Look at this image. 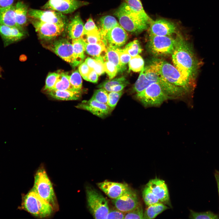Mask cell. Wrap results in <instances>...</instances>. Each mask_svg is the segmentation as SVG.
<instances>
[{
	"mask_svg": "<svg viewBox=\"0 0 219 219\" xmlns=\"http://www.w3.org/2000/svg\"><path fill=\"white\" fill-rule=\"evenodd\" d=\"M112 202L116 209L125 213L140 204L136 192L130 188L120 196L113 199Z\"/></svg>",
	"mask_w": 219,
	"mask_h": 219,
	"instance_id": "5bb4252c",
	"label": "cell"
},
{
	"mask_svg": "<svg viewBox=\"0 0 219 219\" xmlns=\"http://www.w3.org/2000/svg\"><path fill=\"white\" fill-rule=\"evenodd\" d=\"M96 60V62L93 69L99 76L100 75L103 74L105 72L104 62L101 59Z\"/></svg>",
	"mask_w": 219,
	"mask_h": 219,
	"instance_id": "c3c4849f",
	"label": "cell"
},
{
	"mask_svg": "<svg viewBox=\"0 0 219 219\" xmlns=\"http://www.w3.org/2000/svg\"><path fill=\"white\" fill-rule=\"evenodd\" d=\"M119 52L120 64L124 71L127 68L126 64L129 63L132 57L124 48H119Z\"/></svg>",
	"mask_w": 219,
	"mask_h": 219,
	"instance_id": "ee69618b",
	"label": "cell"
},
{
	"mask_svg": "<svg viewBox=\"0 0 219 219\" xmlns=\"http://www.w3.org/2000/svg\"><path fill=\"white\" fill-rule=\"evenodd\" d=\"M99 30L92 18L90 17L84 25L83 35L89 32Z\"/></svg>",
	"mask_w": 219,
	"mask_h": 219,
	"instance_id": "f6af8a7d",
	"label": "cell"
},
{
	"mask_svg": "<svg viewBox=\"0 0 219 219\" xmlns=\"http://www.w3.org/2000/svg\"><path fill=\"white\" fill-rule=\"evenodd\" d=\"M142 207L139 204L133 210L125 213L124 219H143Z\"/></svg>",
	"mask_w": 219,
	"mask_h": 219,
	"instance_id": "60d3db41",
	"label": "cell"
},
{
	"mask_svg": "<svg viewBox=\"0 0 219 219\" xmlns=\"http://www.w3.org/2000/svg\"><path fill=\"white\" fill-rule=\"evenodd\" d=\"M120 25L128 32L138 34L148 28V24L142 18L131 10L124 2L114 12Z\"/></svg>",
	"mask_w": 219,
	"mask_h": 219,
	"instance_id": "7a4b0ae2",
	"label": "cell"
},
{
	"mask_svg": "<svg viewBox=\"0 0 219 219\" xmlns=\"http://www.w3.org/2000/svg\"><path fill=\"white\" fill-rule=\"evenodd\" d=\"M108 93L105 89L100 88L96 90L92 98L100 103L107 104Z\"/></svg>",
	"mask_w": 219,
	"mask_h": 219,
	"instance_id": "ab89813d",
	"label": "cell"
},
{
	"mask_svg": "<svg viewBox=\"0 0 219 219\" xmlns=\"http://www.w3.org/2000/svg\"><path fill=\"white\" fill-rule=\"evenodd\" d=\"M169 208L161 202L151 205L148 206L144 213L143 219L155 218L158 215Z\"/></svg>",
	"mask_w": 219,
	"mask_h": 219,
	"instance_id": "f546056e",
	"label": "cell"
},
{
	"mask_svg": "<svg viewBox=\"0 0 219 219\" xmlns=\"http://www.w3.org/2000/svg\"><path fill=\"white\" fill-rule=\"evenodd\" d=\"M124 49L131 57L135 56L141 53L142 49L139 41L135 40L127 44Z\"/></svg>",
	"mask_w": 219,
	"mask_h": 219,
	"instance_id": "d590c367",
	"label": "cell"
},
{
	"mask_svg": "<svg viewBox=\"0 0 219 219\" xmlns=\"http://www.w3.org/2000/svg\"><path fill=\"white\" fill-rule=\"evenodd\" d=\"M123 93V92H110L108 93L107 105L112 111L116 107L119 100Z\"/></svg>",
	"mask_w": 219,
	"mask_h": 219,
	"instance_id": "f35d334b",
	"label": "cell"
},
{
	"mask_svg": "<svg viewBox=\"0 0 219 219\" xmlns=\"http://www.w3.org/2000/svg\"><path fill=\"white\" fill-rule=\"evenodd\" d=\"M71 43L74 57L79 65L85 57V42L82 37L72 39Z\"/></svg>",
	"mask_w": 219,
	"mask_h": 219,
	"instance_id": "f1b7e54d",
	"label": "cell"
},
{
	"mask_svg": "<svg viewBox=\"0 0 219 219\" xmlns=\"http://www.w3.org/2000/svg\"><path fill=\"white\" fill-rule=\"evenodd\" d=\"M70 81L71 84L77 91L82 92V80L79 71L76 70L69 75Z\"/></svg>",
	"mask_w": 219,
	"mask_h": 219,
	"instance_id": "74e56055",
	"label": "cell"
},
{
	"mask_svg": "<svg viewBox=\"0 0 219 219\" xmlns=\"http://www.w3.org/2000/svg\"><path fill=\"white\" fill-rule=\"evenodd\" d=\"M28 16L43 22L63 25L66 27L68 23L65 15L52 10H43L30 9H28Z\"/></svg>",
	"mask_w": 219,
	"mask_h": 219,
	"instance_id": "7c38bea8",
	"label": "cell"
},
{
	"mask_svg": "<svg viewBox=\"0 0 219 219\" xmlns=\"http://www.w3.org/2000/svg\"><path fill=\"white\" fill-rule=\"evenodd\" d=\"M162 76L172 84L182 88L188 92L192 91L195 84L186 78L173 65L162 60L160 69Z\"/></svg>",
	"mask_w": 219,
	"mask_h": 219,
	"instance_id": "ba28073f",
	"label": "cell"
},
{
	"mask_svg": "<svg viewBox=\"0 0 219 219\" xmlns=\"http://www.w3.org/2000/svg\"><path fill=\"white\" fill-rule=\"evenodd\" d=\"M130 9L144 19L148 24L153 21L145 11L140 0H124Z\"/></svg>",
	"mask_w": 219,
	"mask_h": 219,
	"instance_id": "83f0119b",
	"label": "cell"
},
{
	"mask_svg": "<svg viewBox=\"0 0 219 219\" xmlns=\"http://www.w3.org/2000/svg\"><path fill=\"white\" fill-rule=\"evenodd\" d=\"M105 71L108 75L110 79L114 77L118 73L117 67L113 63L108 61L104 63Z\"/></svg>",
	"mask_w": 219,
	"mask_h": 219,
	"instance_id": "7bdbcfd3",
	"label": "cell"
},
{
	"mask_svg": "<svg viewBox=\"0 0 219 219\" xmlns=\"http://www.w3.org/2000/svg\"><path fill=\"white\" fill-rule=\"evenodd\" d=\"M98 75L93 69H91L87 76V81L96 83L98 80Z\"/></svg>",
	"mask_w": 219,
	"mask_h": 219,
	"instance_id": "681fc988",
	"label": "cell"
},
{
	"mask_svg": "<svg viewBox=\"0 0 219 219\" xmlns=\"http://www.w3.org/2000/svg\"><path fill=\"white\" fill-rule=\"evenodd\" d=\"M15 0H0V8L6 7L13 5Z\"/></svg>",
	"mask_w": 219,
	"mask_h": 219,
	"instance_id": "f5cc1de1",
	"label": "cell"
},
{
	"mask_svg": "<svg viewBox=\"0 0 219 219\" xmlns=\"http://www.w3.org/2000/svg\"><path fill=\"white\" fill-rule=\"evenodd\" d=\"M47 94L52 98L63 101L74 100L78 99L81 93L69 90H52L46 91Z\"/></svg>",
	"mask_w": 219,
	"mask_h": 219,
	"instance_id": "cb8c5ba5",
	"label": "cell"
},
{
	"mask_svg": "<svg viewBox=\"0 0 219 219\" xmlns=\"http://www.w3.org/2000/svg\"><path fill=\"white\" fill-rule=\"evenodd\" d=\"M84 47L85 51L94 59H101L104 62L106 61L107 47L104 43L89 44L85 42Z\"/></svg>",
	"mask_w": 219,
	"mask_h": 219,
	"instance_id": "603a6c76",
	"label": "cell"
},
{
	"mask_svg": "<svg viewBox=\"0 0 219 219\" xmlns=\"http://www.w3.org/2000/svg\"><path fill=\"white\" fill-rule=\"evenodd\" d=\"M127 85V84H123L118 85L112 87L111 89L110 92H119L122 90Z\"/></svg>",
	"mask_w": 219,
	"mask_h": 219,
	"instance_id": "816d5d0a",
	"label": "cell"
},
{
	"mask_svg": "<svg viewBox=\"0 0 219 219\" xmlns=\"http://www.w3.org/2000/svg\"><path fill=\"white\" fill-rule=\"evenodd\" d=\"M97 186L109 197L113 199L117 198L130 187L126 183L116 182L105 180L97 184Z\"/></svg>",
	"mask_w": 219,
	"mask_h": 219,
	"instance_id": "ac0fdd59",
	"label": "cell"
},
{
	"mask_svg": "<svg viewBox=\"0 0 219 219\" xmlns=\"http://www.w3.org/2000/svg\"><path fill=\"white\" fill-rule=\"evenodd\" d=\"M118 24L115 18L111 16H105L100 19L99 29L103 42L107 33Z\"/></svg>",
	"mask_w": 219,
	"mask_h": 219,
	"instance_id": "d4e9b609",
	"label": "cell"
},
{
	"mask_svg": "<svg viewBox=\"0 0 219 219\" xmlns=\"http://www.w3.org/2000/svg\"><path fill=\"white\" fill-rule=\"evenodd\" d=\"M87 205L90 212L95 219H106L109 211L107 200L92 187L86 188Z\"/></svg>",
	"mask_w": 219,
	"mask_h": 219,
	"instance_id": "8992f818",
	"label": "cell"
},
{
	"mask_svg": "<svg viewBox=\"0 0 219 219\" xmlns=\"http://www.w3.org/2000/svg\"><path fill=\"white\" fill-rule=\"evenodd\" d=\"M38 194L50 203L54 210L58 209V204L52 184L43 168L36 172L33 188Z\"/></svg>",
	"mask_w": 219,
	"mask_h": 219,
	"instance_id": "5b68a950",
	"label": "cell"
},
{
	"mask_svg": "<svg viewBox=\"0 0 219 219\" xmlns=\"http://www.w3.org/2000/svg\"><path fill=\"white\" fill-rule=\"evenodd\" d=\"M128 38L126 31L118 24L107 33L104 42L106 46L120 48L125 44Z\"/></svg>",
	"mask_w": 219,
	"mask_h": 219,
	"instance_id": "9a60e30c",
	"label": "cell"
},
{
	"mask_svg": "<svg viewBox=\"0 0 219 219\" xmlns=\"http://www.w3.org/2000/svg\"><path fill=\"white\" fill-rule=\"evenodd\" d=\"M15 5L0 8V24L16 27L25 30L17 23L15 18Z\"/></svg>",
	"mask_w": 219,
	"mask_h": 219,
	"instance_id": "44dd1931",
	"label": "cell"
},
{
	"mask_svg": "<svg viewBox=\"0 0 219 219\" xmlns=\"http://www.w3.org/2000/svg\"><path fill=\"white\" fill-rule=\"evenodd\" d=\"M52 90H69L82 92L77 91L73 87L70 81L69 75L66 72L59 73L57 80Z\"/></svg>",
	"mask_w": 219,
	"mask_h": 219,
	"instance_id": "4316f807",
	"label": "cell"
},
{
	"mask_svg": "<svg viewBox=\"0 0 219 219\" xmlns=\"http://www.w3.org/2000/svg\"><path fill=\"white\" fill-rule=\"evenodd\" d=\"M88 3L79 0H48L43 6L46 10H52L64 14L72 13Z\"/></svg>",
	"mask_w": 219,
	"mask_h": 219,
	"instance_id": "4fadbf2b",
	"label": "cell"
},
{
	"mask_svg": "<svg viewBox=\"0 0 219 219\" xmlns=\"http://www.w3.org/2000/svg\"><path fill=\"white\" fill-rule=\"evenodd\" d=\"M83 36H85V37H82L86 43L96 44L104 43L102 40L99 30L89 32Z\"/></svg>",
	"mask_w": 219,
	"mask_h": 219,
	"instance_id": "e575fe53",
	"label": "cell"
},
{
	"mask_svg": "<svg viewBox=\"0 0 219 219\" xmlns=\"http://www.w3.org/2000/svg\"><path fill=\"white\" fill-rule=\"evenodd\" d=\"M22 205L23 209L40 218L50 216L54 210L52 206L40 197L33 188L24 197Z\"/></svg>",
	"mask_w": 219,
	"mask_h": 219,
	"instance_id": "3957f363",
	"label": "cell"
},
{
	"mask_svg": "<svg viewBox=\"0 0 219 219\" xmlns=\"http://www.w3.org/2000/svg\"><path fill=\"white\" fill-rule=\"evenodd\" d=\"M146 185L158 198L161 202L169 204L170 198L168 189L164 180L155 178L150 180Z\"/></svg>",
	"mask_w": 219,
	"mask_h": 219,
	"instance_id": "ffe728a7",
	"label": "cell"
},
{
	"mask_svg": "<svg viewBox=\"0 0 219 219\" xmlns=\"http://www.w3.org/2000/svg\"><path fill=\"white\" fill-rule=\"evenodd\" d=\"M144 61L139 54L132 57L129 62V71L135 72L141 71L144 68Z\"/></svg>",
	"mask_w": 219,
	"mask_h": 219,
	"instance_id": "d6a6232c",
	"label": "cell"
},
{
	"mask_svg": "<svg viewBox=\"0 0 219 219\" xmlns=\"http://www.w3.org/2000/svg\"><path fill=\"white\" fill-rule=\"evenodd\" d=\"M175 38L170 36L149 35L147 43L148 51L156 57L172 55L174 50Z\"/></svg>",
	"mask_w": 219,
	"mask_h": 219,
	"instance_id": "9c48e42d",
	"label": "cell"
},
{
	"mask_svg": "<svg viewBox=\"0 0 219 219\" xmlns=\"http://www.w3.org/2000/svg\"><path fill=\"white\" fill-rule=\"evenodd\" d=\"M142 195L143 200L146 205L148 206L160 202L158 198L146 185L143 190Z\"/></svg>",
	"mask_w": 219,
	"mask_h": 219,
	"instance_id": "1f68e13d",
	"label": "cell"
},
{
	"mask_svg": "<svg viewBox=\"0 0 219 219\" xmlns=\"http://www.w3.org/2000/svg\"><path fill=\"white\" fill-rule=\"evenodd\" d=\"M176 27L173 23L165 19L153 20L150 24L149 35L170 36L175 33Z\"/></svg>",
	"mask_w": 219,
	"mask_h": 219,
	"instance_id": "e0dca14e",
	"label": "cell"
},
{
	"mask_svg": "<svg viewBox=\"0 0 219 219\" xmlns=\"http://www.w3.org/2000/svg\"><path fill=\"white\" fill-rule=\"evenodd\" d=\"M189 218L191 219H219V215L212 212L208 211L203 212H196L190 210Z\"/></svg>",
	"mask_w": 219,
	"mask_h": 219,
	"instance_id": "8d00e7d4",
	"label": "cell"
},
{
	"mask_svg": "<svg viewBox=\"0 0 219 219\" xmlns=\"http://www.w3.org/2000/svg\"><path fill=\"white\" fill-rule=\"evenodd\" d=\"M125 214L117 209L109 210L106 219H124Z\"/></svg>",
	"mask_w": 219,
	"mask_h": 219,
	"instance_id": "bcb514c9",
	"label": "cell"
},
{
	"mask_svg": "<svg viewBox=\"0 0 219 219\" xmlns=\"http://www.w3.org/2000/svg\"><path fill=\"white\" fill-rule=\"evenodd\" d=\"M91 69L85 62L82 63L78 68V71L81 76L86 81L87 76Z\"/></svg>",
	"mask_w": 219,
	"mask_h": 219,
	"instance_id": "7dc6e473",
	"label": "cell"
},
{
	"mask_svg": "<svg viewBox=\"0 0 219 219\" xmlns=\"http://www.w3.org/2000/svg\"><path fill=\"white\" fill-rule=\"evenodd\" d=\"M128 81L123 77L110 80L106 81L99 85L98 87L105 89L108 92H110L111 89L115 86L123 84H128Z\"/></svg>",
	"mask_w": 219,
	"mask_h": 219,
	"instance_id": "836d02e7",
	"label": "cell"
},
{
	"mask_svg": "<svg viewBox=\"0 0 219 219\" xmlns=\"http://www.w3.org/2000/svg\"><path fill=\"white\" fill-rule=\"evenodd\" d=\"M215 177L217 182L219 196V171L216 170L214 173Z\"/></svg>",
	"mask_w": 219,
	"mask_h": 219,
	"instance_id": "db71d44e",
	"label": "cell"
},
{
	"mask_svg": "<svg viewBox=\"0 0 219 219\" xmlns=\"http://www.w3.org/2000/svg\"><path fill=\"white\" fill-rule=\"evenodd\" d=\"M162 60L153 59L144 67L134 85L133 89L135 92L138 93L142 91L153 83H160L163 79L160 72Z\"/></svg>",
	"mask_w": 219,
	"mask_h": 219,
	"instance_id": "277c9868",
	"label": "cell"
},
{
	"mask_svg": "<svg viewBox=\"0 0 219 219\" xmlns=\"http://www.w3.org/2000/svg\"><path fill=\"white\" fill-rule=\"evenodd\" d=\"M76 107L102 118L106 117L112 111L107 104L98 102L92 98L88 101L82 102Z\"/></svg>",
	"mask_w": 219,
	"mask_h": 219,
	"instance_id": "2e32d148",
	"label": "cell"
},
{
	"mask_svg": "<svg viewBox=\"0 0 219 219\" xmlns=\"http://www.w3.org/2000/svg\"><path fill=\"white\" fill-rule=\"evenodd\" d=\"M84 25L80 15H75L67 26L69 37L72 40L82 37L83 35Z\"/></svg>",
	"mask_w": 219,
	"mask_h": 219,
	"instance_id": "7402d4cb",
	"label": "cell"
},
{
	"mask_svg": "<svg viewBox=\"0 0 219 219\" xmlns=\"http://www.w3.org/2000/svg\"><path fill=\"white\" fill-rule=\"evenodd\" d=\"M47 47L73 67L78 65L74 56L72 43L67 39L57 40Z\"/></svg>",
	"mask_w": 219,
	"mask_h": 219,
	"instance_id": "30bf717a",
	"label": "cell"
},
{
	"mask_svg": "<svg viewBox=\"0 0 219 219\" xmlns=\"http://www.w3.org/2000/svg\"><path fill=\"white\" fill-rule=\"evenodd\" d=\"M59 73L51 72L47 75L44 89L46 91L51 90L54 86L58 79Z\"/></svg>",
	"mask_w": 219,
	"mask_h": 219,
	"instance_id": "b9f144b4",
	"label": "cell"
},
{
	"mask_svg": "<svg viewBox=\"0 0 219 219\" xmlns=\"http://www.w3.org/2000/svg\"><path fill=\"white\" fill-rule=\"evenodd\" d=\"M26 32L19 28L0 24V35L5 47L23 38Z\"/></svg>",
	"mask_w": 219,
	"mask_h": 219,
	"instance_id": "d6986e66",
	"label": "cell"
},
{
	"mask_svg": "<svg viewBox=\"0 0 219 219\" xmlns=\"http://www.w3.org/2000/svg\"><path fill=\"white\" fill-rule=\"evenodd\" d=\"M89 67L91 69H93L96 63V61L95 59L88 57L85 61Z\"/></svg>",
	"mask_w": 219,
	"mask_h": 219,
	"instance_id": "f907efd6",
	"label": "cell"
},
{
	"mask_svg": "<svg viewBox=\"0 0 219 219\" xmlns=\"http://www.w3.org/2000/svg\"><path fill=\"white\" fill-rule=\"evenodd\" d=\"M31 22L40 38L46 41L52 40L60 35L66 27L64 26L44 22L35 19Z\"/></svg>",
	"mask_w": 219,
	"mask_h": 219,
	"instance_id": "8fae6325",
	"label": "cell"
},
{
	"mask_svg": "<svg viewBox=\"0 0 219 219\" xmlns=\"http://www.w3.org/2000/svg\"><path fill=\"white\" fill-rule=\"evenodd\" d=\"M106 56V61L113 63L117 68L118 73H122L124 71L123 69L120 60L119 52V48L111 46H107Z\"/></svg>",
	"mask_w": 219,
	"mask_h": 219,
	"instance_id": "4dcf8cb0",
	"label": "cell"
},
{
	"mask_svg": "<svg viewBox=\"0 0 219 219\" xmlns=\"http://www.w3.org/2000/svg\"><path fill=\"white\" fill-rule=\"evenodd\" d=\"M15 16L18 25L23 28L27 21L28 7L22 1H18L15 5Z\"/></svg>",
	"mask_w": 219,
	"mask_h": 219,
	"instance_id": "484cf974",
	"label": "cell"
},
{
	"mask_svg": "<svg viewBox=\"0 0 219 219\" xmlns=\"http://www.w3.org/2000/svg\"><path fill=\"white\" fill-rule=\"evenodd\" d=\"M136 97L146 107H158L169 99L157 82L151 83L142 91L137 93Z\"/></svg>",
	"mask_w": 219,
	"mask_h": 219,
	"instance_id": "52a82bcc",
	"label": "cell"
},
{
	"mask_svg": "<svg viewBox=\"0 0 219 219\" xmlns=\"http://www.w3.org/2000/svg\"><path fill=\"white\" fill-rule=\"evenodd\" d=\"M175 39L172 54L174 66L186 78L195 84L202 62L196 56L190 44L180 34Z\"/></svg>",
	"mask_w": 219,
	"mask_h": 219,
	"instance_id": "6da1fadb",
	"label": "cell"
}]
</instances>
